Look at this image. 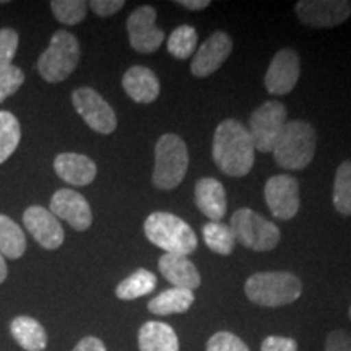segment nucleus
<instances>
[{
	"label": "nucleus",
	"instance_id": "f257e3e1",
	"mask_svg": "<svg viewBox=\"0 0 351 351\" xmlns=\"http://www.w3.org/2000/svg\"><path fill=\"white\" fill-rule=\"evenodd\" d=\"M247 127L236 119H226L217 127L213 137V160L218 169L231 178L251 173L256 158Z\"/></svg>",
	"mask_w": 351,
	"mask_h": 351
},
{
	"label": "nucleus",
	"instance_id": "f03ea898",
	"mask_svg": "<svg viewBox=\"0 0 351 351\" xmlns=\"http://www.w3.org/2000/svg\"><path fill=\"white\" fill-rule=\"evenodd\" d=\"M143 231L147 239L156 247L163 249L166 254L187 257L197 249V236L194 230L182 218L176 217L173 213H152L145 221Z\"/></svg>",
	"mask_w": 351,
	"mask_h": 351
},
{
	"label": "nucleus",
	"instance_id": "7ed1b4c3",
	"mask_svg": "<svg viewBox=\"0 0 351 351\" xmlns=\"http://www.w3.org/2000/svg\"><path fill=\"white\" fill-rule=\"evenodd\" d=\"M244 291L254 304L280 307L291 304L301 296L302 283L288 271H258L249 276Z\"/></svg>",
	"mask_w": 351,
	"mask_h": 351
},
{
	"label": "nucleus",
	"instance_id": "20e7f679",
	"mask_svg": "<svg viewBox=\"0 0 351 351\" xmlns=\"http://www.w3.org/2000/svg\"><path fill=\"white\" fill-rule=\"evenodd\" d=\"M315 145H317V137L309 122L289 121L274 148L275 161L283 169H304L313 161Z\"/></svg>",
	"mask_w": 351,
	"mask_h": 351
},
{
	"label": "nucleus",
	"instance_id": "39448f33",
	"mask_svg": "<svg viewBox=\"0 0 351 351\" xmlns=\"http://www.w3.org/2000/svg\"><path fill=\"white\" fill-rule=\"evenodd\" d=\"M189 168V152L179 135L165 134L155 147V169L153 184L158 189L169 191L182 182Z\"/></svg>",
	"mask_w": 351,
	"mask_h": 351
},
{
	"label": "nucleus",
	"instance_id": "423d86ee",
	"mask_svg": "<svg viewBox=\"0 0 351 351\" xmlns=\"http://www.w3.org/2000/svg\"><path fill=\"white\" fill-rule=\"evenodd\" d=\"M80 60V44L72 33L59 29L51 38L49 47L38 60L39 75L49 83L64 82L72 75Z\"/></svg>",
	"mask_w": 351,
	"mask_h": 351
},
{
	"label": "nucleus",
	"instance_id": "0eeeda50",
	"mask_svg": "<svg viewBox=\"0 0 351 351\" xmlns=\"http://www.w3.org/2000/svg\"><path fill=\"white\" fill-rule=\"evenodd\" d=\"M230 228L234 239L251 251L267 252L280 243V230L276 225L251 208L236 210Z\"/></svg>",
	"mask_w": 351,
	"mask_h": 351
},
{
	"label": "nucleus",
	"instance_id": "6e6552de",
	"mask_svg": "<svg viewBox=\"0 0 351 351\" xmlns=\"http://www.w3.org/2000/svg\"><path fill=\"white\" fill-rule=\"evenodd\" d=\"M287 117V108L280 101H267L252 112L247 130L256 150L262 153L274 152L288 122Z\"/></svg>",
	"mask_w": 351,
	"mask_h": 351
},
{
	"label": "nucleus",
	"instance_id": "1a4fd4ad",
	"mask_svg": "<svg viewBox=\"0 0 351 351\" xmlns=\"http://www.w3.org/2000/svg\"><path fill=\"white\" fill-rule=\"evenodd\" d=\"M72 103L90 129L98 134H112L117 127V117L106 99L93 88H78L73 91Z\"/></svg>",
	"mask_w": 351,
	"mask_h": 351
},
{
	"label": "nucleus",
	"instance_id": "9d476101",
	"mask_svg": "<svg viewBox=\"0 0 351 351\" xmlns=\"http://www.w3.org/2000/svg\"><path fill=\"white\" fill-rule=\"evenodd\" d=\"M301 23L313 28H333L345 23L351 15L350 0H301L296 3Z\"/></svg>",
	"mask_w": 351,
	"mask_h": 351
},
{
	"label": "nucleus",
	"instance_id": "9b49d317",
	"mask_svg": "<svg viewBox=\"0 0 351 351\" xmlns=\"http://www.w3.org/2000/svg\"><path fill=\"white\" fill-rule=\"evenodd\" d=\"M130 46L140 54H152L160 49L165 33L156 26V10L150 5L138 7L127 20Z\"/></svg>",
	"mask_w": 351,
	"mask_h": 351
},
{
	"label": "nucleus",
	"instance_id": "f8f14e48",
	"mask_svg": "<svg viewBox=\"0 0 351 351\" xmlns=\"http://www.w3.org/2000/svg\"><path fill=\"white\" fill-rule=\"evenodd\" d=\"M265 202L271 215L278 219H291L300 210V182L288 174H276L270 178L263 189Z\"/></svg>",
	"mask_w": 351,
	"mask_h": 351
},
{
	"label": "nucleus",
	"instance_id": "ddd939ff",
	"mask_svg": "<svg viewBox=\"0 0 351 351\" xmlns=\"http://www.w3.org/2000/svg\"><path fill=\"white\" fill-rule=\"evenodd\" d=\"M300 56L293 49L278 51L271 59L265 73V88L271 95L283 96L293 91L300 80Z\"/></svg>",
	"mask_w": 351,
	"mask_h": 351
},
{
	"label": "nucleus",
	"instance_id": "4468645a",
	"mask_svg": "<svg viewBox=\"0 0 351 351\" xmlns=\"http://www.w3.org/2000/svg\"><path fill=\"white\" fill-rule=\"evenodd\" d=\"M51 213L56 218L65 219L77 231H85L93 223L90 204L85 197L72 189H60L52 195Z\"/></svg>",
	"mask_w": 351,
	"mask_h": 351
},
{
	"label": "nucleus",
	"instance_id": "2eb2a0df",
	"mask_svg": "<svg viewBox=\"0 0 351 351\" xmlns=\"http://www.w3.org/2000/svg\"><path fill=\"white\" fill-rule=\"evenodd\" d=\"M232 51V41L226 33L217 32L210 36L195 52L191 62L192 75L204 78L212 75L226 62Z\"/></svg>",
	"mask_w": 351,
	"mask_h": 351
},
{
	"label": "nucleus",
	"instance_id": "dca6fc26",
	"mask_svg": "<svg viewBox=\"0 0 351 351\" xmlns=\"http://www.w3.org/2000/svg\"><path fill=\"white\" fill-rule=\"evenodd\" d=\"M23 223L26 230L32 232V236L43 245L44 249L60 247L64 243V230L60 226L59 219L51 213V210H46L39 205H33L26 210L23 215Z\"/></svg>",
	"mask_w": 351,
	"mask_h": 351
},
{
	"label": "nucleus",
	"instance_id": "f3484780",
	"mask_svg": "<svg viewBox=\"0 0 351 351\" xmlns=\"http://www.w3.org/2000/svg\"><path fill=\"white\" fill-rule=\"evenodd\" d=\"M161 275L165 276L174 288L189 289L194 291L200 287L202 278L194 262L189 261L186 256H174V254H165L158 262Z\"/></svg>",
	"mask_w": 351,
	"mask_h": 351
},
{
	"label": "nucleus",
	"instance_id": "a211bd4d",
	"mask_svg": "<svg viewBox=\"0 0 351 351\" xmlns=\"http://www.w3.org/2000/svg\"><path fill=\"white\" fill-rule=\"evenodd\" d=\"M54 169L62 181L72 186H88L95 181L96 165L80 153H60L54 161Z\"/></svg>",
	"mask_w": 351,
	"mask_h": 351
},
{
	"label": "nucleus",
	"instance_id": "6ab92c4d",
	"mask_svg": "<svg viewBox=\"0 0 351 351\" xmlns=\"http://www.w3.org/2000/svg\"><path fill=\"white\" fill-rule=\"evenodd\" d=\"M195 205L210 221H219L226 215V191L218 179L204 178L195 184Z\"/></svg>",
	"mask_w": 351,
	"mask_h": 351
},
{
	"label": "nucleus",
	"instance_id": "aec40b11",
	"mask_svg": "<svg viewBox=\"0 0 351 351\" xmlns=\"http://www.w3.org/2000/svg\"><path fill=\"white\" fill-rule=\"evenodd\" d=\"M122 86L125 93L130 96L135 103L148 104L153 103L160 96V80L150 69L142 65H134L124 73Z\"/></svg>",
	"mask_w": 351,
	"mask_h": 351
},
{
	"label": "nucleus",
	"instance_id": "412c9836",
	"mask_svg": "<svg viewBox=\"0 0 351 351\" xmlns=\"http://www.w3.org/2000/svg\"><path fill=\"white\" fill-rule=\"evenodd\" d=\"M138 348L140 351H179V340L173 327L152 320L140 328Z\"/></svg>",
	"mask_w": 351,
	"mask_h": 351
},
{
	"label": "nucleus",
	"instance_id": "4be33fe9",
	"mask_svg": "<svg viewBox=\"0 0 351 351\" xmlns=\"http://www.w3.org/2000/svg\"><path fill=\"white\" fill-rule=\"evenodd\" d=\"M10 332L21 348L26 351H44L47 346V333L36 319L28 315L15 317L10 324Z\"/></svg>",
	"mask_w": 351,
	"mask_h": 351
},
{
	"label": "nucleus",
	"instance_id": "5701e85b",
	"mask_svg": "<svg viewBox=\"0 0 351 351\" xmlns=\"http://www.w3.org/2000/svg\"><path fill=\"white\" fill-rule=\"evenodd\" d=\"M195 296L194 291L182 288H169L163 293L153 298L148 302V309L152 314L156 315H171V314H184L194 304Z\"/></svg>",
	"mask_w": 351,
	"mask_h": 351
},
{
	"label": "nucleus",
	"instance_id": "b1692460",
	"mask_svg": "<svg viewBox=\"0 0 351 351\" xmlns=\"http://www.w3.org/2000/svg\"><path fill=\"white\" fill-rule=\"evenodd\" d=\"M156 288V275L147 269H138L117 285L116 296L122 301H132L152 293Z\"/></svg>",
	"mask_w": 351,
	"mask_h": 351
},
{
	"label": "nucleus",
	"instance_id": "393cba45",
	"mask_svg": "<svg viewBox=\"0 0 351 351\" xmlns=\"http://www.w3.org/2000/svg\"><path fill=\"white\" fill-rule=\"evenodd\" d=\"M26 249L21 228L12 218L0 215V254L8 258H19Z\"/></svg>",
	"mask_w": 351,
	"mask_h": 351
},
{
	"label": "nucleus",
	"instance_id": "a878e982",
	"mask_svg": "<svg viewBox=\"0 0 351 351\" xmlns=\"http://www.w3.org/2000/svg\"><path fill=\"white\" fill-rule=\"evenodd\" d=\"M332 200L337 212L351 217V161H345L337 169Z\"/></svg>",
	"mask_w": 351,
	"mask_h": 351
},
{
	"label": "nucleus",
	"instance_id": "bb28decb",
	"mask_svg": "<svg viewBox=\"0 0 351 351\" xmlns=\"http://www.w3.org/2000/svg\"><path fill=\"white\" fill-rule=\"evenodd\" d=\"M204 241L208 249L219 256H230L236 245L231 228L219 221H210L204 226Z\"/></svg>",
	"mask_w": 351,
	"mask_h": 351
},
{
	"label": "nucleus",
	"instance_id": "cd10ccee",
	"mask_svg": "<svg viewBox=\"0 0 351 351\" xmlns=\"http://www.w3.org/2000/svg\"><path fill=\"white\" fill-rule=\"evenodd\" d=\"M21 129L19 119L8 111H0V165L13 155L20 143Z\"/></svg>",
	"mask_w": 351,
	"mask_h": 351
},
{
	"label": "nucleus",
	"instance_id": "c85d7f7f",
	"mask_svg": "<svg viewBox=\"0 0 351 351\" xmlns=\"http://www.w3.org/2000/svg\"><path fill=\"white\" fill-rule=\"evenodd\" d=\"M197 41H199V38H197V32L194 26L182 25L169 34L166 47H168V52L171 56L179 60H184L194 54Z\"/></svg>",
	"mask_w": 351,
	"mask_h": 351
},
{
	"label": "nucleus",
	"instance_id": "c756f323",
	"mask_svg": "<svg viewBox=\"0 0 351 351\" xmlns=\"http://www.w3.org/2000/svg\"><path fill=\"white\" fill-rule=\"evenodd\" d=\"M51 8L60 23L72 26L85 20L88 3L83 0H54L51 2Z\"/></svg>",
	"mask_w": 351,
	"mask_h": 351
},
{
	"label": "nucleus",
	"instance_id": "7c9ffc66",
	"mask_svg": "<svg viewBox=\"0 0 351 351\" xmlns=\"http://www.w3.org/2000/svg\"><path fill=\"white\" fill-rule=\"evenodd\" d=\"M23 72H21V69L16 67V65L12 64L10 67L0 70V103L15 93V91L23 85Z\"/></svg>",
	"mask_w": 351,
	"mask_h": 351
},
{
	"label": "nucleus",
	"instance_id": "2f4dec72",
	"mask_svg": "<svg viewBox=\"0 0 351 351\" xmlns=\"http://www.w3.org/2000/svg\"><path fill=\"white\" fill-rule=\"evenodd\" d=\"M207 351H249V348L234 333L218 332L207 341Z\"/></svg>",
	"mask_w": 351,
	"mask_h": 351
},
{
	"label": "nucleus",
	"instance_id": "473e14b6",
	"mask_svg": "<svg viewBox=\"0 0 351 351\" xmlns=\"http://www.w3.org/2000/svg\"><path fill=\"white\" fill-rule=\"evenodd\" d=\"M16 47H19V33L10 28L0 29V70L10 67L16 54Z\"/></svg>",
	"mask_w": 351,
	"mask_h": 351
},
{
	"label": "nucleus",
	"instance_id": "72a5a7b5",
	"mask_svg": "<svg viewBox=\"0 0 351 351\" xmlns=\"http://www.w3.org/2000/svg\"><path fill=\"white\" fill-rule=\"evenodd\" d=\"M261 351H298V343L288 337L270 335L263 340Z\"/></svg>",
	"mask_w": 351,
	"mask_h": 351
},
{
	"label": "nucleus",
	"instance_id": "f704fd0d",
	"mask_svg": "<svg viewBox=\"0 0 351 351\" xmlns=\"http://www.w3.org/2000/svg\"><path fill=\"white\" fill-rule=\"evenodd\" d=\"M326 351H351V337L345 330H333L327 335Z\"/></svg>",
	"mask_w": 351,
	"mask_h": 351
},
{
	"label": "nucleus",
	"instance_id": "c9c22d12",
	"mask_svg": "<svg viewBox=\"0 0 351 351\" xmlns=\"http://www.w3.org/2000/svg\"><path fill=\"white\" fill-rule=\"evenodd\" d=\"M124 5V0H93V2L88 3V7H91V10L99 16H111Z\"/></svg>",
	"mask_w": 351,
	"mask_h": 351
},
{
	"label": "nucleus",
	"instance_id": "e433bc0d",
	"mask_svg": "<svg viewBox=\"0 0 351 351\" xmlns=\"http://www.w3.org/2000/svg\"><path fill=\"white\" fill-rule=\"evenodd\" d=\"M73 351H106V346L96 337H85L78 341Z\"/></svg>",
	"mask_w": 351,
	"mask_h": 351
},
{
	"label": "nucleus",
	"instance_id": "4c0bfd02",
	"mask_svg": "<svg viewBox=\"0 0 351 351\" xmlns=\"http://www.w3.org/2000/svg\"><path fill=\"white\" fill-rule=\"evenodd\" d=\"M176 3L184 7L186 10H192V12L204 10V8H207L210 5L208 0H179V2H176Z\"/></svg>",
	"mask_w": 351,
	"mask_h": 351
},
{
	"label": "nucleus",
	"instance_id": "58836bf2",
	"mask_svg": "<svg viewBox=\"0 0 351 351\" xmlns=\"http://www.w3.org/2000/svg\"><path fill=\"white\" fill-rule=\"evenodd\" d=\"M7 278V263L2 254H0V283H3V280Z\"/></svg>",
	"mask_w": 351,
	"mask_h": 351
},
{
	"label": "nucleus",
	"instance_id": "ea45409f",
	"mask_svg": "<svg viewBox=\"0 0 351 351\" xmlns=\"http://www.w3.org/2000/svg\"><path fill=\"white\" fill-rule=\"evenodd\" d=\"M350 317H351V306H350Z\"/></svg>",
	"mask_w": 351,
	"mask_h": 351
}]
</instances>
